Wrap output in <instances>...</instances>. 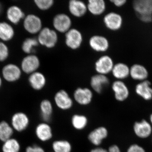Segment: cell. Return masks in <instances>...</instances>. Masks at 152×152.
<instances>
[{"mask_svg":"<svg viewBox=\"0 0 152 152\" xmlns=\"http://www.w3.org/2000/svg\"><path fill=\"white\" fill-rule=\"evenodd\" d=\"M8 20L14 24H18L21 20L24 19V13L20 8L17 6L10 7L7 12Z\"/></svg>","mask_w":152,"mask_h":152,"instance_id":"cb8c5ba5","label":"cell"},{"mask_svg":"<svg viewBox=\"0 0 152 152\" xmlns=\"http://www.w3.org/2000/svg\"><path fill=\"white\" fill-rule=\"evenodd\" d=\"M114 66L111 57L104 56L100 57L95 63V69L98 74L105 75L112 72Z\"/></svg>","mask_w":152,"mask_h":152,"instance_id":"7c38bea8","label":"cell"},{"mask_svg":"<svg viewBox=\"0 0 152 152\" xmlns=\"http://www.w3.org/2000/svg\"><path fill=\"white\" fill-rule=\"evenodd\" d=\"M150 121L151 124L152 125V113L150 116Z\"/></svg>","mask_w":152,"mask_h":152,"instance_id":"ab89813d","label":"cell"},{"mask_svg":"<svg viewBox=\"0 0 152 152\" xmlns=\"http://www.w3.org/2000/svg\"><path fill=\"white\" fill-rule=\"evenodd\" d=\"M9 50L7 46L2 42H0V62L4 61L8 58Z\"/></svg>","mask_w":152,"mask_h":152,"instance_id":"836d02e7","label":"cell"},{"mask_svg":"<svg viewBox=\"0 0 152 152\" xmlns=\"http://www.w3.org/2000/svg\"><path fill=\"white\" fill-rule=\"evenodd\" d=\"M2 11V6L1 4V3H0V13H1V12Z\"/></svg>","mask_w":152,"mask_h":152,"instance_id":"b9f144b4","label":"cell"},{"mask_svg":"<svg viewBox=\"0 0 152 152\" xmlns=\"http://www.w3.org/2000/svg\"><path fill=\"white\" fill-rule=\"evenodd\" d=\"M90 152H107V150L102 147H96L91 150Z\"/></svg>","mask_w":152,"mask_h":152,"instance_id":"f35d334b","label":"cell"},{"mask_svg":"<svg viewBox=\"0 0 152 152\" xmlns=\"http://www.w3.org/2000/svg\"><path fill=\"white\" fill-rule=\"evenodd\" d=\"M15 30L11 25L7 22H0V39L8 42L13 39Z\"/></svg>","mask_w":152,"mask_h":152,"instance_id":"4316f807","label":"cell"},{"mask_svg":"<svg viewBox=\"0 0 152 152\" xmlns=\"http://www.w3.org/2000/svg\"><path fill=\"white\" fill-rule=\"evenodd\" d=\"M107 152H121V149L116 145H113L109 147Z\"/></svg>","mask_w":152,"mask_h":152,"instance_id":"8d00e7d4","label":"cell"},{"mask_svg":"<svg viewBox=\"0 0 152 152\" xmlns=\"http://www.w3.org/2000/svg\"><path fill=\"white\" fill-rule=\"evenodd\" d=\"M133 5L137 16L152 15V0H136Z\"/></svg>","mask_w":152,"mask_h":152,"instance_id":"9a60e30c","label":"cell"},{"mask_svg":"<svg viewBox=\"0 0 152 152\" xmlns=\"http://www.w3.org/2000/svg\"><path fill=\"white\" fill-rule=\"evenodd\" d=\"M23 26L28 33L34 34L39 33L42 29V24L39 17L34 14H30L25 17Z\"/></svg>","mask_w":152,"mask_h":152,"instance_id":"3957f363","label":"cell"},{"mask_svg":"<svg viewBox=\"0 0 152 152\" xmlns=\"http://www.w3.org/2000/svg\"><path fill=\"white\" fill-rule=\"evenodd\" d=\"M104 22L106 27L109 29L117 31L120 29L122 26V17L117 13H109L104 17Z\"/></svg>","mask_w":152,"mask_h":152,"instance_id":"5bb4252c","label":"cell"},{"mask_svg":"<svg viewBox=\"0 0 152 152\" xmlns=\"http://www.w3.org/2000/svg\"><path fill=\"white\" fill-rule=\"evenodd\" d=\"M21 74V69L15 64H8L2 70L3 78L7 81L10 83L18 81L20 78Z\"/></svg>","mask_w":152,"mask_h":152,"instance_id":"52a82bcc","label":"cell"},{"mask_svg":"<svg viewBox=\"0 0 152 152\" xmlns=\"http://www.w3.org/2000/svg\"><path fill=\"white\" fill-rule=\"evenodd\" d=\"M36 136L41 141L46 142L53 138V130L48 123H41L37 126L35 129Z\"/></svg>","mask_w":152,"mask_h":152,"instance_id":"2e32d148","label":"cell"},{"mask_svg":"<svg viewBox=\"0 0 152 152\" xmlns=\"http://www.w3.org/2000/svg\"><path fill=\"white\" fill-rule=\"evenodd\" d=\"M88 123L87 117L81 114H75L71 119V124L73 127L78 131L84 129L88 126Z\"/></svg>","mask_w":152,"mask_h":152,"instance_id":"83f0119b","label":"cell"},{"mask_svg":"<svg viewBox=\"0 0 152 152\" xmlns=\"http://www.w3.org/2000/svg\"><path fill=\"white\" fill-rule=\"evenodd\" d=\"M28 82L33 89L40 91L45 86L46 79L43 74L36 72L30 75Z\"/></svg>","mask_w":152,"mask_h":152,"instance_id":"44dd1931","label":"cell"},{"mask_svg":"<svg viewBox=\"0 0 152 152\" xmlns=\"http://www.w3.org/2000/svg\"><path fill=\"white\" fill-rule=\"evenodd\" d=\"M41 118L44 122L48 123L50 121L53 112V107L51 102L48 99L41 102L40 104Z\"/></svg>","mask_w":152,"mask_h":152,"instance_id":"603a6c76","label":"cell"},{"mask_svg":"<svg viewBox=\"0 0 152 152\" xmlns=\"http://www.w3.org/2000/svg\"><path fill=\"white\" fill-rule=\"evenodd\" d=\"M133 130L138 137L141 139L147 138L151 135L152 125L146 120L136 121L133 126Z\"/></svg>","mask_w":152,"mask_h":152,"instance_id":"30bf717a","label":"cell"},{"mask_svg":"<svg viewBox=\"0 0 152 152\" xmlns=\"http://www.w3.org/2000/svg\"><path fill=\"white\" fill-rule=\"evenodd\" d=\"M65 43L68 47L76 50L81 45L83 41V36L79 30L75 28L70 29L66 33Z\"/></svg>","mask_w":152,"mask_h":152,"instance_id":"ba28073f","label":"cell"},{"mask_svg":"<svg viewBox=\"0 0 152 152\" xmlns=\"http://www.w3.org/2000/svg\"><path fill=\"white\" fill-rule=\"evenodd\" d=\"M11 124L13 129L18 132L25 130L29 124V119L27 115L22 112H18L13 115Z\"/></svg>","mask_w":152,"mask_h":152,"instance_id":"8fae6325","label":"cell"},{"mask_svg":"<svg viewBox=\"0 0 152 152\" xmlns=\"http://www.w3.org/2000/svg\"><path fill=\"white\" fill-rule=\"evenodd\" d=\"M126 152H146V151L140 145L134 144L129 146Z\"/></svg>","mask_w":152,"mask_h":152,"instance_id":"e575fe53","label":"cell"},{"mask_svg":"<svg viewBox=\"0 0 152 152\" xmlns=\"http://www.w3.org/2000/svg\"><path fill=\"white\" fill-rule=\"evenodd\" d=\"M112 72L115 78L121 80L126 78L130 75V68L124 63H118L114 66Z\"/></svg>","mask_w":152,"mask_h":152,"instance_id":"484cf974","label":"cell"},{"mask_svg":"<svg viewBox=\"0 0 152 152\" xmlns=\"http://www.w3.org/2000/svg\"></svg>","mask_w":152,"mask_h":152,"instance_id":"7bdbcfd3","label":"cell"},{"mask_svg":"<svg viewBox=\"0 0 152 152\" xmlns=\"http://www.w3.org/2000/svg\"><path fill=\"white\" fill-rule=\"evenodd\" d=\"M26 152H45L43 148L38 145H34L26 148Z\"/></svg>","mask_w":152,"mask_h":152,"instance_id":"d590c367","label":"cell"},{"mask_svg":"<svg viewBox=\"0 0 152 152\" xmlns=\"http://www.w3.org/2000/svg\"><path fill=\"white\" fill-rule=\"evenodd\" d=\"M107 129L104 126H99L91 131L88 136L89 141L95 146L99 147L104 140L108 136Z\"/></svg>","mask_w":152,"mask_h":152,"instance_id":"8992f818","label":"cell"},{"mask_svg":"<svg viewBox=\"0 0 152 152\" xmlns=\"http://www.w3.org/2000/svg\"><path fill=\"white\" fill-rule=\"evenodd\" d=\"M111 2L113 3L117 7H121L124 6L126 2V0H113L111 1Z\"/></svg>","mask_w":152,"mask_h":152,"instance_id":"74e56055","label":"cell"},{"mask_svg":"<svg viewBox=\"0 0 152 152\" xmlns=\"http://www.w3.org/2000/svg\"><path fill=\"white\" fill-rule=\"evenodd\" d=\"M54 99L57 107L62 110H70L73 106V100L65 90H61L57 92Z\"/></svg>","mask_w":152,"mask_h":152,"instance_id":"7a4b0ae2","label":"cell"},{"mask_svg":"<svg viewBox=\"0 0 152 152\" xmlns=\"http://www.w3.org/2000/svg\"><path fill=\"white\" fill-rule=\"evenodd\" d=\"M53 152H72V147L69 141L59 140L53 142L52 145Z\"/></svg>","mask_w":152,"mask_h":152,"instance_id":"f1b7e54d","label":"cell"},{"mask_svg":"<svg viewBox=\"0 0 152 152\" xmlns=\"http://www.w3.org/2000/svg\"><path fill=\"white\" fill-rule=\"evenodd\" d=\"M112 90L117 101L123 102L127 99L129 95V91L126 85L121 80L114 82L112 85Z\"/></svg>","mask_w":152,"mask_h":152,"instance_id":"4fadbf2b","label":"cell"},{"mask_svg":"<svg viewBox=\"0 0 152 152\" xmlns=\"http://www.w3.org/2000/svg\"><path fill=\"white\" fill-rule=\"evenodd\" d=\"M89 45L93 50L98 52H105L109 48L107 39L102 36L95 35L90 38Z\"/></svg>","mask_w":152,"mask_h":152,"instance_id":"e0dca14e","label":"cell"},{"mask_svg":"<svg viewBox=\"0 0 152 152\" xmlns=\"http://www.w3.org/2000/svg\"><path fill=\"white\" fill-rule=\"evenodd\" d=\"M70 12L74 16L80 18L86 13L87 6L82 1L79 0H71L69 4Z\"/></svg>","mask_w":152,"mask_h":152,"instance_id":"ffe728a7","label":"cell"},{"mask_svg":"<svg viewBox=\"0 0 152 152\" xmlns=\"http://www.w3.org/2000/svg\"><path fill=\"white\" fill-rule=\"evenodd\" d=\"M37 40L39 44L48 48H54L56 45L58 36L54 30L44 28L39 33Z\"/></svg>","mask_w":152,"mask_h":152,"instance_id":"6da1fadb","label":"cell"},{"mask_svg":"<svg viewBox=\"0 0 152 152\" xmlns=\"http://www.w3.org/2000/svg\"><path fill=\"white\" fill-rule=\"evenodd\" d=\"M130 75L134 80L143 81L148 77V72L144 66L135 64L130 68Z\"/></svg>","mask_w":152,"mask_h":152,"instance_id":"7402d4cb","label":"cell"},{"mask_svg":"<svg viewBox=\"0 0 152 152\" xmlns=\"http://www.w3.org/2000/svg\"><path fill=\"white\" fill-rule=\"evenodd\" d=\"M40 62L39 58L34 55H29L22 61L21 69L24 72L31 74L37 72L39 67Z\"/></svg>","mask_w":152,"mask_h":152,"instance_id":"5b68a950","label":"cell"},{"mask_svg":"<svg viewBox=\"0 0 152 152\" xmlns=\"http://www.w3.org/2000/svg\"><path fill=\"white\" fill-rule=\"evenodd\" d=\"M20 150V145L18 140L11 138L4 142L2 150L3 152H19Z\"/></svg>","mask_w":152,"mask_h":152,"instance_id":"4dcf8cb0","label":"cell"},{"mask_svg":"<svg viewBox=\"0 0 152 152\" xmlns=\"http://www.w3.org/2000/svg\"><path fill=\"white\" fill-rule=\"evenodd\" d=\"M13 129L7 122H0V140L3 142L11 138L13 134Z\"/></svg>","mask_w":152,"mask_h":152,"instance_id":"f546056e","label":"cell"},{"mask_svg":"<svg viewBox=\"0 0 152 152\" xmlns=\"http://www.w3.org/2000/svg\"><path fill=\"white\" fill-rule=\"evenodd\" d=\"M109 84L107 77L104 75H96L92 77L91 80V86L92 88L97 94H101L105 88Z\"/></svg>","mask_w":152,"mask_h":152,"instance_id":"ac0fdd59","label":"cell"},{"mask_svg":"<svg viewBox=\"0 0 152 152\" xmlns=\"http://www.w3.org/2000/svg\"><path fill=\"white\" fill-rule=\"evenodd\" d=\"M88 10L94 15H99L106 10V4L103 0H89L87 5Z\"/></svg>","mask_w":152,"mask_h":152,"instance_id":"d4e9b609","label":"cell"},{"mask_svg":"<svg viewBox=\"0 0 152 152\" xmlns=\"http://www.w3.org/2000/svg\"><path fill=\"white\" fill-rule=\"evenodd\" d=\"M72 20L65 14H59L54 18L53 25L55 29L60 33H66L70 29Z\"/></svg>","mask_w":152,"mask_h":152,"instance_id":"9c48e42d","label":"cell"},{"mask_svg":"<svg viewBox=\"0 0 152 152\" xmlns=\"http://www.w3.org/2000/svg\"><path fill=\"white\" fill-rule=\"evenodd\" d=\"M149 81H143L136 86L135 91L139 96L146 101H150L152 99V88Z\"/></svg>","mask_w":152,"mask_h":152,"instance_id":"d6986e66","label":"cell"},{"mask_svg":"<svg viewBox=\"0 0 152 152\" xmlns=\"http://www.w3.org/2000/svg\"><path fill=\"white\" fill-rule=\"evenodd\" d=\"M39 44L37 39L34 38H27L22 44V50L26 53L29 54L34 50V48L38 46Z\"/></svg>","mask_w":152,"mask_h":152,"instance_id":"1f68e13d","label":"cell"},{"mask_svg":"<svg viewBox=\"0 0 152 152\" xmlns=\"http://www.w3.org/2000/svg\"><path fill=\"white\" fill-rule=\"evenodd\" d=\"M2 84V80L1 77L0 76V88Z\"/></svg>","mask_w":152,"mask_h":152,"instance_id":"60d3db41","label":"cell"},{"mask_svg":"<svg viewBox=\"0 0 152 152\" xmlns=\"http://www.w3.org/2000/svg\"><path fill=\"white\" fill-rule=\"evenodd\" d=\"M34 2L38 8L43 11L49 10L54 4L53 0H35Z\"/></svg>","mask_w":152,"mask_h":152,"instance_id":"d6a6232c","label":"cell"},{"mask_svg":"<svg viewBox=\"0 0 152 152\" xmlns=\"http://www.w3.org/2000/svg\"><path fill=\"white\" fill-rule=\"evenodd\" d=\"M73 97L75 101L81 106L88 105L93 99L91 90L87 88H78L74 91Z\"/></svg>","mask_w":152,"mask_h":152,"instance_id":"277c9868","label":"cell"}]
</instances>
